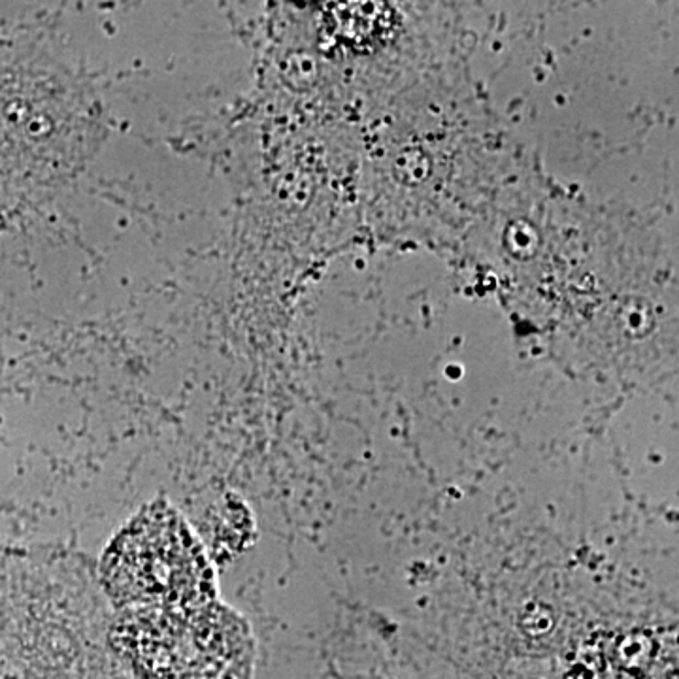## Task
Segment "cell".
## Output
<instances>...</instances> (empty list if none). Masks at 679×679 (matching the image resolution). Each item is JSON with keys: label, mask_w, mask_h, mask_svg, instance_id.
I'll list each match as a JSON object with an SVG mask.
<instances>
[{"label": "cell", "mask_w": 679, "mask_h": 679, "mask_svg": "<svg viewBox=\"0 0 679 679\" xmlns=\"http://www.w3.org/2000/svg\"><path fill=\"white\" fill-rule=\"evenodd\" d=\"M112 638L136 679L253 678L252 627L217 600L129 608L115 621Z\"/></svg>", "instance_id": "6da1fadb"}, {"label": "cell", "mask_w": 679, "mask_h": 679, "mask_svg": "<svg viewBox=\"0 0 679 679\" xmlns=\"http://www.w3.org/2000/svg\"><path fill=\"white\" fill-rule=\"evenodd\" d=\"M102 584L120 608H178L215 600V574L195 533L169 504L132 517L102 557Z\"/></svg>", "instance_id": "7a4b0ae2"}, {"label": "cell", "mask_w": 679, "mask_h": 679, "mask_svg": "<svg viewBox=\"0 0 679 679\" xmlns=\"http://www.w3.org/2000/svg\"><path fill=\"white\" fill-rule=\"evenodd\" d=\"M657 641L653 636L646 632V630H632L622 635L614 646V660H616L617 667L625 670V672L646 673L649 667L653 665L655 657H657Z\"/></svg>", "instance_id": "3957f363"}, {"label": "cell", "mask_w": 679, "mask_h": 679, "mask_svg": "<svg viewBox=\"0 0 679 679\" xmlns=\"http://www.w3.org/2000/svg\"><path fill=\"white\" fill-rule=\"evenodd\" d=\"M519 625H521L523 632L533 636V638L546 636L555 627L554 610L546 604L533 602L523 611L521 617H519Z\"/></svg>", "instance_id": "277c9868"}]
</instances>
